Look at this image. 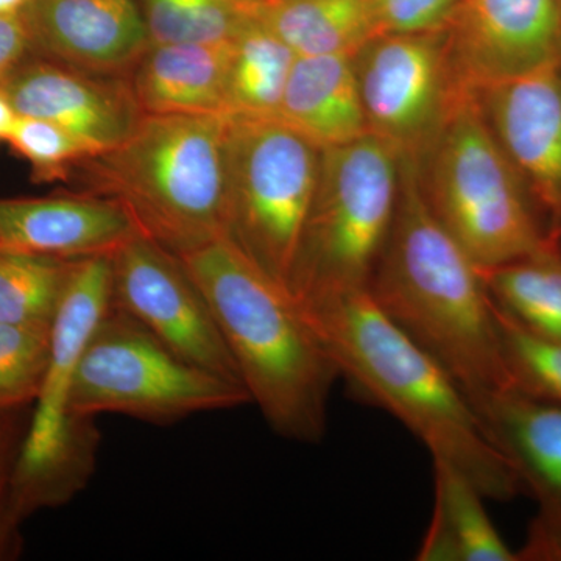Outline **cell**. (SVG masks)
<instances>
[{
  "label": "cell",
  "mask_w": 561,
  "mask_h": 561,
  "mask_svg": "<svg viewBox=\"0 0 561 561\" xmlns=\"http://www.w3.org/2000/svg\"><path fill=\"white\" fill-rule=\"evenodd\" d=\"M31 51V41L21 14L0 16V81Z\"/></svg>",
  "instance_id": "4dcf8cb0"
},
{
  "label": "cell",
  "mask_w": 561,
  "mask_h": 561,
  "mask_svg": "<svg viewBox=\"0 0 561 561\" xmlns=\"http://www.w3.org/2000/svg\"><path fill=\"white\" fill-rule=\"evenodd\" d=\"M478 95L513 168L552 219L561 220V49Z\"/></svg>",
  "instance_id": "5bb4252c"
},
{
  "label": "cell",
  "mask_w": 561,
  "mask_h": 561,
  "mask_svg": "<svg viewBox=\"0 0 561 561\" xmlns=\"http://www.w3.org/2000/svg\"><path fill=\"white\" fill-rule=\"evenodd\" d=\"M491 301L540 337L561 342V256L556 249L479 268Z\"/></svg>",
  "instance_id": "cb8c5ba5"
},
{
  "label": "cell",
  "mask_w": 561,
  "mask_h": 561,
  "mask_svg": "<svg viewBox=\"0 0 561 561\" xmlns=\"http://www.w3.org/2000/svg\"><path fill=\"white\" fill-rule=\"evenodd\" d=\"M400 197V157L378 136L320 150L319 180L287 290L301 308L367 289Z\"/></svg>",
  "instance_id": "5b68a950"
},
{
  "label": "cell",
  "mask_w": 561,
  "mask_h": 561,
  "mask_svg": "<svg viewBox=\"0 0 561 561\" xmlns=\"http://www.w3.org/2000/svg\"><path fill=\"white\" fill-rule=\"evenodd\" d=\"M265 0H142L150 44L228 43L257 20Z\"/></svg>",
  "instance_id": "484cf974"
},
{
  "label": "cell",
  "mask_w": 561,
  "mask_h": 561,
  "mask_svg": "<svg viewBox=\"0 0 561 561\" xmlns=\"http://www.w3.org/2000/svg\"><path fill=\"white\" fill-rule=\"evenodd\" d=\"M179 257L216 316L251 404L280 437L323 442L341 371L287 287L227 236Z\"/></svg>",
  "instance_id": "3957f363"
},
{
  "label": "cell",
  "mask_w": 561,
  "mask_h": 561,
  "mask_svg": "<svg viewBox=\"0 0 561 561\" xmlns=\"http://www.w3.org/2000/svg\"><path fill=\"white\" fill-rule=\"evenodd\" d=\"M434 461L435 504L420 561H519L485 511V496L453 463Z\"/></svg>",
  "instance_id": "ffe728a7"
},
{
  "label": "cell",
  "mask_w": 561,
  "mask_h": 561,
  "mask_svg": "<svg viewBox=\"0 0 561 561\" xmlns=\"http://www.w3.org/2000/svg\"><path fill=\"white\" fill-rule=\"evenodd\" d=\"M445 32L457 79L474 92L561 49L557 0H461Z\"/></svg>",
  "instance_id": "4fadbf2b"
},
{
  "label": "cell",
  "mask_w": 561,
  "mask_h": 561,
  "mask_svg": "<svg viewBox=\"0 0 561 561\" xmlns=\"http://www.w3.org/2000/svg\"><path fill=\"white\" fill-rule=\"evenodd\" d=\"M476 408L523 493L538 504L519 561H560L561 404L511 386L493 391Z\"/></svg>",
  "instance_id": "8fae6325"
},
{
  "label": "cell",
  "mask_w": 561,
  "mask_h": 561,
  "mask_svg": "<svg viewBox=\"0 0 561 561\" xmlns=\"http://www.w3.org/2000/svg\"><path fill=\"white\" fill-rule=\"evenodd\" d=\"M73 262L0 249V324L50 328Z\"/></svg>",
  "instance_id": "d4e9b609"
},
{
  "label": "cell",
  "mask_w": 561,
  "mask_h": 561,
  "mask_svg": "<svg viewBox=\"0 0 561 561\" xmlns=\"http://www.w3.org/2000/svg\"><path fill=\"white\" fill-rule=\"evenodd\" d=\"M297 55L261 16L231 41L227 114L247 119L278 117Z\"/></svg>",
  "instance_id": "603a6c76"
},
{
  "label": "cell",
  "mask_w": 561,
  "mask_h": 561,
  "mask_svg": "<svg viewBox=\"0 0 561 561\" xmlns=\"http://www.w3.org/2000/svg\"><path fill=\"white\" fill-rule=\"evenodd\" d=\"M559 254H560V256H561V253H559Z\"/></svg>",
  "instance_id": "74e56055"
},
{
  "label": "cell",
  "mask_w": 561,
  "mask_h": 561,
  "mask_svg": "<svg viewBox=\"0 0 561 561\" xmlns=\"http://www.w3.org/2000/svg\"><path fill=\"white\" fill-rule=\"evenodd\" d=\"M50 328L0 324V413L38 400L49 364Z\"/></svg>",
  "instance_id": "83f0119b"
},
{
  "label": "cell",
  "mask_w": 561,
  "mask_h": 561,
  "mask_svg": "<svg viewBox=\"0 0 561 561\" xmlns=\"http://www.w3.org/2000/svg\"><path fill=\"white\" fill-rule=\"evenodd\" d=\"M265 2H273V0H265Z\"/></svg>",
  "instance_id": "8d00e7d4"
},
{
  "label": "cell",
  "mask_w": 561,
  "mask_h": 561,
  "mask_svg": "<svg viewBox=\"0 0 561 561\" xmlns=\"http://www.w3.org/2000/svg\"><path fill=\"white\" fill-rule=\"evenodd\" d=\"M27 3L28 0H0V16H16Z\"/></svg>",
  "instance_id": "e575fe53"
},
{
  "label": "cell",
  "mask_w": 561,
  "mask_h": 561,
  "mask_svg": "<svg viewBox=\"0 0 561 561\" xmlns=\"http://www.w3.org/2000/svg\"><path fill=\"white\" fill-rule=\"evenodd\" d=\"M427 157L423 190L432 213L479 268L556 249L474 91L461 94Z\"/></svg>",
  "instance_id": "8992f818"
},
{
  "label": "cell",
  "mask_w": 561,
  "mask_h": 561,
  "mask_svg": "<svg viewBox=\"0 0 561 561\" xmlns=\"http://www.w3.org/2000/svg\"><path fill=\"white\" fill-rule=\"evenodd\" d=\"M379 36L445 31L461 0H368Z\"/></svg>",
  "instance_id": "f546056e"
},
{
  "label": "cell",
  "mask_w": 561,
  "mask_h": 561,
  "mask_svg": "<svg viewBox=\"0 0 561 561\" xmlns=\"http://www.w3.org/2000/svg\"><path fill=\"white\" fill-rule=\"evenodd\" d=\"M13 413H0V486L9 482L21 449H18V426Z\"/></svg>",
  "instance_id": "d6a6232c"
},
{
  "label": "cell",
  "mask_w": 561,
  "mask_h": 561,
  "mask_svg": "<svg viewBox=\"0 0 561 561\" xmlns=\"http://www.w3.org/2000/svg\"><path fill=\"white\" fill-rule=\"evenodd\" d=\"M20 116L57 125L90 147L114 149L142 119L127 77H105L28 54L0 81Z\"/></svg>",
  "instance_id": "7c38bea8"
},
{
  "label": "cell",
  "mask_w": 561,
  "mask_h": 561,
  "mask_svg": "<svg viewBox=\"0 0 561 561\" xmlns=\"http://www.w3.org/2000/svg\"><path fill=\"white\" fill-rule=\"evenodd\" d=\"M102 434L95 416L68 413L60 445L28 470H11L9 496L22 522L41 508L61 507L87 489Z\"/></svg>",
  "instance_id": "7402d4cb"
},
{
  "label": "cell",
  "mask_w": 561,
  "mask_h": 561,
  "mask_svg": "<svg viewBox=\"0 0 561 561\" xmlns=\"http://www.w3.org/2000/svg\"><path fill=\"white\" fill-rule=\"evenodd\" d=\"M22 519L9 496V482L0 486V561L14 560L21 553L22 538L20 526Z\"/></svg>",
  "instance_id": "1f68e13d"
},
{
  "label": "cell",
  "mask_w": 561,
  "mask_h": 561,
  "mask_svg": "<svg viewBox=\"0 0 561 561\" xmlns=\"http://www.w3.org/2000/svg\"><path fill=\"white\" fill-rule=\"evenodd\" d=\"M368 133L423 161L465 90L446 32L382 35L354 57Z\"/></svg>",
  "instance_id": "9c48e42d"
},
{
  "label": "cell",
  "mask_w": 561,
  "mask_h": 561,
  "mask_svg": "<svg viewBox=\"0 0 561 561\" xmlns=\"http://www.w3.org/2000/svg\"><path fill=\"white\" fill-rule=\"evenodd\" d=\"M18 117H20V114L13 108L9 95L0 87V144L9 142Z\"/></svg>",
  "instance_id": "836d02e7"
},
{
  "label": "cell",
  "mask_w": 561,
  "mask_h": 561,
  "mask_svg": "<svg viewBox=\"0 0 561 561\" xmlns=\"http://www.w3.org/2000/svg\"><path fill=\"white\" fill-rule=\"evenodd\" d=\"M301 309L327 343L341 378L400 420L432 459L459 468L486 500L511 501L523 493L467 391L383 313L368 289Z\"/></svg>",
  "instance_id": "7a4b0ae2"
},
{
  "label": "cell",
  "mask_w": 561,
  "mask_h": 561,
  "mask_svg": "<svg viewBox=\"0 0 561 561\" xmlns=\"http://www.w3.org/2000/svg\"><path fill=\"white\" fill-rule=\"evenodd\" d=\"M227 238L287 287L319 180L320 149L278 117H231Z\"/></svg>",
  "instance_id": "ba28073f"
},
{
  "label": "cell",
  "mask_w": 561,
  "mask_h": 561,
  "mask_svg": "<svg viewBox=\"0 0 561 561\" xmlns=\"http://www.w3.org/2000/svg\"><path fill=\"white\" fill-rule=\"evenodd\" d=\"M7 144L31 164L35 183L68 181L81 161L94 157L81 140L57 125L35 117H18Z\"/></svg>",
  "instance_id": "f1b7e54d"
},
{
  "label": "cell",
  "mask_w": 561,
  "mask_h": 561,
  "mask_svg": "<svg viewBox=\"0 0 561 561\" xmlns=\"http://www.w3.org/2000/svg\"><path fill=\"white\" fill-rule=\"evenodd\" d=\"M245 404L251 401L242 386L181 359L111 305L73 376L68 413H117L164 426Z\"/></svg>",
  "instance_id": "52a82bcc"
},
{
  "label": "cell",
  "mask_w": 561,
  "mask_h": 561,
  "mask_svg": "<svg viewBox=\"0 0 561 561\" xmlns=\"http://www.w3.org/2000/svg\"><path fill=\"white\" fill-rule=\"evenodd\" d=\"M420 165L400 158L397 214L367 289L476 405L511 387L496 309L476 262L432 213Z\"/></svg>",
  "instance_id": "6da1fadb"
},
{
  "label": "cell",
  "mask_w": 561,
  "mask_h": 561,
  "mask_svg": "<svg viewBox=\"0 0 561 561\" xmlns=\"http://www.w3.org/2000/svg\"><path fill=\"white\" fill-rule=\"evenodd\" d=\"M119 203L88 192L0 198V249L65 261L111 256L138 236Z\"/></svg>",
  "instance_id": "e0dca14e"
},
{
  "label": "cell",
  "mask_w": 561,
  "mask_h": 561,
  "mask_svg": "<svg viewBox=\"0 0 561 561\" xmlns=\"http://www.w3.org/2000/svg\"><path fill=\"white\" fill-rule=\"evenodd\" d=\"M494 309L511 386L561 404V342L531 334L496 306Z\"/></svg>",
  "instance_id": "4316f807"
},
{
  "label": "cell",
  "mask_w": 561,
  "mask_h": 561,
  "mask_svg": "<svg viewBox=\"0 0 561 561\" xmlns=\"http://www.w3.org/2000/svg\"><path fill=\"white\" fill-rule=\"evenodd\" d=\"M228 43L150 44L128 72L146 114H227ZM228 116V114H227Z\"/></svg>",
  "instance_id": "ac0fdd59"
},
{
  "label": "cell",
  "mask_w": 561,
  "mask_h": 561,
  "mask_svg": "<svg viewBox=\"0 0 561 561\" xmlns=\"http://www.w3.org/2000/svg\"><path fill=\"white\" fill-rule=\"evenodd\" d=\"M110 260L111 305L181 359L242 386L216 316L179 256L138 234Z\"/></svg>",
  "instance_id": "30bf717a"
},
{
  "label": "cell",
  "mask_w": 561,
  "mask_h": 561,
  "mask_svg": "<svg viewBox=\"0 0 561 561\" xmlns=\"http://www.w3.org/2000/svg\"><path fill=\"white\" fill-rule=\"evenodd\" d=\"M278 119L320 150L367 135L354 57H297Z\"/></svg>",
  "instance_id": "d6986e66"
},
{
  "label": "cell",
  "mask_w": 561,
  "mask_h": 561,
  "mask_svg": "<svg viewBox=\"0 0 561 561\" xmlns=\"http://www.w3.org/2000/svg\"><path fill=\"white\" fill-rule=\"evenodd\" d=\"M32 54L105 77H127L150 46L136 0H28Z\"/></svg>",
  "instance_id": "9a60e30c"
},
{
  "label": "cell",
  "mask_w": 561,
  "mask_h": 561,
  "mask_svg": "<svg viewBox=\"0 0 561 561\" xmlns=\"http://www.w3.org/2000/svg\"><path fill=\"white\" fill-rule=\"evenodd\" d=\"M110 308V256L87 257L73 262L50 328L46 376L35 402L31 427L14 461V470L35 467L60 445L68 420L73 376L88 343Z\"/></svg>",
  "instance_id": "2e32d148"
},
{
  "label": "cell",
  "mask_w": 561,
  "mask_h": 561,
  "mask_svg": "<svg viewBox=\"0 0 561 561\" xmlns=\"http://www.w3.org/2000/svg\"><path fill=\"white\" fill-rule=\"evenodd\" d=\"M557 3H559V10H560V16H561V0H557Z\"/></svg>",
  "instance_id": "d590c367"
},
{
  "label": "cell",
  "mask_w": 561,
  "mask_h": 561,
  "mask_svg": "<svg viewBox=\"0 0 561 561\" xmlns=\"http://www.w3.org/2000/svg\"><path fill=\"white\" fill-rule=\"evenodd\" d=\"M261 20L297 57H356L379 36L368 0H273Z\"/></svg>",
  "instance_id": "44dd1931"
},
{
  "label": "cell",
  "mask_w": 561,
  "mask_h": 561,
  "mask_svg": "<svg viewBox=\"0 0 561 561\" xmlns=\"http://www.w3.org/2000/svg\"><path fill=\"white\" fill-rule=\"evenodd\" d=\"M227 114H146L130 138L77 165L83 191L119 203L175 256L227 236Z\"/></svg>",
  "instance_id": "277c9868"
}]
</instances>
